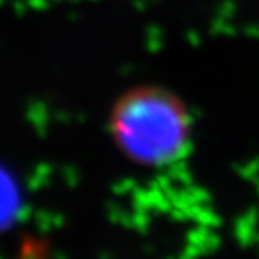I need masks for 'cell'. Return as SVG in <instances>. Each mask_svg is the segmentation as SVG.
Returning a JSON list of instances; mask_svg holds the SVG:
<instances>
[{
    "instance_id": "obj_1",
    "label": "cell",
    "mask_w": 259,
    "mask_h": 259,
    "mask_svg": "<svg viewBox=\"0 0 259 259\" xmlns=\"http://www.w3.org/2000/svg\"><path fill=\"white\" fill-rule=\"evenodd\" d=\"M109 133L125 158L142 167H164L186 153L191 116L181 100L158 86H139L111 108Z\"/></svg>"
}]
</instances>
